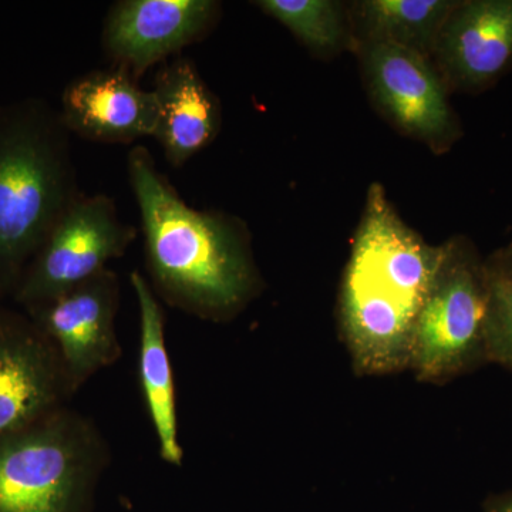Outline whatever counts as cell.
Segmentation results:
<instances>
[{"mask_svg": "<svg viewBox=\"0 0 512 512\" xmlns=\"http://www.w3.org/2000/svg\"><path fill=\"white\" fill-rule=\"evenodd\" d=\"M151 90L160 107L154 138L171 167H184L217 137L220 104L190 57L161 64Z\"/></svg>", "mask_w": 512, "mask_h": 512, "instance_id": "obj_13", "label": "cell"}, {"mask_svg": "<svg viewBox=\"0 0 512 512\" xmlns=\"http://www.w3.org/2000/svg\"><path fill=\"white\" fill-rule=\"evenodd\" d=\"M488 303L487 268L450 245L414 330L409 366L420 379H444L487 362Z\"/></svg>", "mask_w": 512, "mask_h": 512, "instance_id": "obj_5", "label": "cell"}, {"mask_svg": "<svg viewBox=\"0 0 512 512\" xmlns=\"http://www.w3.org/2000/svg\"><path fill=\"white\" fill-rule=\"evenodd\" d=\"M487 268V266H485ZM488 303L487 355L512 370V281L487 268Z\"/></svg>", "mask_w": 512, "mask_h": 512, "instance_id": "obj_17", "label": "cell"}, {"mask_svg": "<svg viewBox=\"0 0 512 512\" xmlns=\"http://www.w3.org/2000/svg\"><path fill=\"white\" fill-rule=\"evenodd\" d=\"M130 284L140 311V382L144 399L156 429L161 457L180 466L183 448L178 443L174 379L165 346L163 306L140 272H131Z\"/></svg>", "mask_w": 512, "mask_h": 512, "instance_id": "obj_14", "label": "cell"}, {"mask_svg": "<svg viewBox=\"0 0 512 512\" xmlns=\"http://www.w3.org/2000/svg\"><path fill=\"white\" fill-rule=\"evenodd\" d=\"M436 45L453 82L488 86L512 63V0L458 2Z\"/></svg>", "mask_w": 512, "mask_h": 512, "instance_id": "obj_12", "label": "cell"}, {"mask_svg": "<svg viewBox=\"0 0 512 512\" xmlns=\"http://www.w3.org/2000/svg\"><path fill=\"white\" fill-rule=\"evenodd\" d=\"M70 389L55 346L33 320L0 309V439L59 410Z\"/></svg>", "mask_w": 512, "mask_h": 512, "instance_id": "obj_9", "label": "cell"}, {"mask_svg": "<svg viewBox=\"0 0 512 512\" xmlns=\"http://www.w3.org/2000/svg\"><path fill=\"white\" fill-rule=\"evenodd\" d=\"M136 238L113 198L80 194L26 268L13 293L16 302L30 312L56 301L107 269Z\"/></svg>", "mask_w": 512, "mask_h": 512, "instance_id": "obj_6", "label": "cell"}, {"mask_svg": "<svg viewBox=\"0 0 512 512\" xmlns=\"http://www.w3.org/2000/svg\"><path fill=\"white\" fill-rule=\"evenodd\" d=\"M366 72L380 106L407 133L440 140L451 131L446 89L423 53L373 40Z\"/></svg>", "mask_w": 512, "mask_h": 512, "instance_id": "obj_11", "label": "cell"}, {"mask_svg": "<svg viewBox=\"0 0 512 512\" xmlns=\"http://www.w3.org/2000/svg\"><path fill=\"white\" fill-rule=\"evenodd\" d=\"M100 463L89 424L57 410L0 439V512H70Z\"/></svg>", "mask_w": 512, "mask_h": 512, "instance_id": "obj_4", "label": "cell"}, {"mask_svg": "<svg viewBox=\"0 0 512 512\" xmlns=\"http://www.w3.org/2000/svg\"><path fill=\"white\" fill-rule=\"evenodd\" d=\"M70 131L42 97L0 106V296L15 293L32 259L82 192Z\"/></svg>", "mask_w": 512, "mask_h": 512, "instance_id": "obj_3", "label": "cell"}, {"mask_svg": "<svg viewBox=\"0 0 512 512\" xmlns=\"http://www.w3.org/2000/svg\"><path fill=\"white\" fill-rule=\"evenodd\" d=\"M220 10L214 0H119L104 19L101 45L114 67L137 80L204 39Z\"/></svg>", "mask_w": 512, "mask_h": 512, "instance_id": "obj_7", "label": "cell"}, {"mask_svg": "<svg viewBox=\"0 0 512 512\" xmlns=\"http://www.w3.org/2000/svg\"><path fill=\"white\" fill-rule=\"evenodd\" d=\"M485 512H512V493L498 495L488 500Z\"/></svg>", "mask_w": 512, "mask_h": 512, "instance_id": "obj_19", "label": "cell"}, {"mask_svg": "<svg viewBox=\"0 0 512 512\" xmlns=\"http://www.w3.org/2000/svg\"><path fill=\"white\" fill-rule=\"evenodd\" d=\"M450 245L431 247L372 187L342 286V329L356 369L409 366L417 320Z\"/></svg>", "mask_w": 512, "mask_h": 512, "instance_id": "obj_2", "label": "cell"}, {"mask_svg": "<svg viewBox=\"0 0 512 512\" xmlns=\"http://www.w3.org/2000/svg\"><path fill=\"white\" fill-rule=\"evenodd\" d=\"M119 301V278L107 268L56 301L29 312L55 346L70 389H77L119 357Z\"/></svg>", "mask_w": 512, "mask_h": 512, "instance_id": "obj_8", "label": "cell"}, {"mask_svg": "<svg viewBox=\"0 0 512 512\" xmlns=\"http://www.w3.org/2000/svg\"><path fill=\"white\" fill-rule=\"evenodd\" d=\"M491 271L497 272V274L505 276V278L511 279L512 281V245L505 249L503 254L497 256L494 259L493 264L487 265Z\"/></svg>", "mask_w": 512, "mask_h": 512, "instance_id": "obj_18", "label": "cell"}, {"mask_svg": "<svg viewBox=\"0 0 512 512\" xmlns=\"http://www.w3.org/2000/svg\"><path fill=\"white\" fill-rule=\"evenodd\" d=\"M127 174L156 292L175 308L204 319L237 312L256 286L242 229L218 212L190 207L147 147L131 148Z\"/></svg>", "mask_w": 512, "mask_h": 512, "instance_id": "obj_1", "label": "cell"}, {"mask_svg": "<svg viewBox=\"0 0 512 512\" xmlns=\"http://www.w3.org/2000/svg\"><path fill=\"white\" fill-rule=\"evenodd\" d=\"M457 5L450 0H366L360 13L373 40L423 53L437 43Z\"/></svg>", "mask_w": 512, "mask_h": 512, "instance_id": "obj_15", "label": "cell"}, {"mask_svg": "<svg viewBox=\"0 0 512 512\" xmlns=\"http://www.w3.org/2000/svg\"><path fill=\"white\" fill-rule=\"evenodd\" d=\"M256 5L313 49H333L343 40L345 26L339 2L259 0Z\"/></svg>", "mask_w": 512, "mask_h": 512, "instance_id": "obj_16", "label": "cell"}, {"mask_svg": "<svg viewBox=\"0 0 512 512\" xmlns=\"http://www.w3.org/2000/svg\"><path fill=\"white\" fill-rule=\"evenodd\" d=\"M60 117L70 134L104 144H130L156 134L160 107L126 70L111 66L74 77L64 87Z\"/></svg>", "mask_w": 512, "mask_h": 512, "instance_id": "obj_10", "label": "cell"}]
</instances>
